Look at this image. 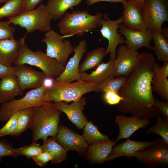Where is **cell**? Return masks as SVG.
<instances>
[{
  "mask_svg": "<svg viewBox=\"0 0 168 168\" xmlns=\"http://www.w3.org/2000/svg\"><path fill=\"white\" fill-rule=\"evenodd\" d=\"M55 138L57 141L67 152L73 150L83 155L85 154L88 147V144L83 136L64 126H58Z\"/></svg>",
  "mask_w": 168,
  "mask_h": 168,
  "instance_id": "cell-14",
  "label": "cell"
},
{
  "mask_svg": "<svg viewBox=\"0 0 168 168\" xmlns=\"http://www.w3.org/2000/svg\"><path fill=\"white\" fill-rule=\"evenodd\" d=\"M9 156L17 157L19 156L18 148H14L12 145L7 140L0 141V162L3 157Z\"/></svg>",
  "mask_w": 168,
  "mask_h": 168,
  "instance_id": "cell-36",
  "label": "cell"
},
{
  "mask_svg": "<svg viewBox=\"0 0 168 168\" xmlns=\"http://www.w3.org/2000/svg\"><path fill=\"white\" fill-rule=\"evenodd\" d=\"M106 55V49L103 47L88 52L83 62L79 65L80 72H85L88 70L97 67L102 63L103 58Z\"/></svg>",
  "mask_w": 168,
  "mask_h": 168,
  "instance_id": "cell-28",
  "label": "cell"
},
{
  "mask_svg": "<svg viewBox=\"0 0 168 168\" xmlns=\"http://www.w3.org/2000/svg\"><path fill=\"white\" fill-rule=\"evenodd\" d=\"M10 24L8 21H2L0 20V40L13 38L15 28Z\"/></svg>",
  "mask_w": 168,
  "mask_h": 168,
  "instance_id": "cell-39",
  "label": "cell"
},
{
  "mask_svg": "<svg viewBox=\"0 0 168 168\" xmlns=\"http://www.w3.org/2000/svg\"><path fill=\"white\" fill-rule=\"evenodd\" d=\"M161 32L168 39V26L166 27H162L161 28Z\"/></svg>",
  "mask_w": 168,
  "mask_h": 168,
  "instance_id": "cell-48",
  "label": "cell"
},
{
  "mask_svg": "<svg viewBox=\"0 0 168 168\" xmlns=\"http://www.w3.org/2000/svg\"><path fill=\"white\" fill-rule=\"evenodd\" d=\"M19 156H25L30 158L43 152L41 146L36 142H32L29 146H25L18 148Z\"/></svg>",
  "mask_w": 168,
  "mask_h": 168,
  "instance_id": "cell-34",
  "label": "cell"
},
{
  "mask_svg": "<svg viewBox=\"0 0 168 168\" xmlns=\"http://www.w3.org/2000/svg\"><path fill=\"white\" fill-rule=\"evenodd\" d=\"M16 65L28 64L39 68L46 77L55 79L63 72L65 66L55 59L47 56L42 51L31 50L25 44L15 62Z\"/></svg>",
  "mask_w": 168,
  "mask_h": 168,
  "instance_id": "cell-5",
  "label": "cell"
},
{
  "mask_svg": "<svg viewBox=\"0 0 168 168\" xmlns=\"http://www.w3.org/2000/svg\"><path fill=\"white\" fill-rule=\"evenodd\" d=\"M152 39L154 45L151 46V50L154 51L160 62H168V38L161 32L152 31Z\"/></svg>",
  "mask_w": 168,
  "mask_h": 168,
  "instance_id": "cell-27",
  "label": "cell"
},
{
  "mask_svg": "<svg viewBox=\"0 0 168 168\" xmlns=\"http://www.w3.org/2000/svg\"><path fill=\"white\" fill-rule=\"evenodd\" d=\"M115 122L119 129V134L115 140L117 142L121 139L128 138L136 131L146 128L150 123L148 119L133 115L130 117L117 115Z\"/></svg>",
  "mask_w": 168,
  "mask_h": 168,
  "instance_id": "cell-16",
  "label": "cell"
},
{
  "mask_svg": "<svg viewBox=\"0 0 168 168\" xmlns=\"http://www.w3.org/2000/svg\"><path fill=\"white\" fill-rule=\"evenodd\" d=\"M21 112L20 110L11 116L6 124L0 129V138L7 135H11L16 128L18 118Z\"/></svg>",
  "mask_w": 168,
  "mask_h": 168,
  "instance_id": "cell-35",
  "label": "cell"
},
{
  "mask_svg": "<svg viewBox=\"0 0 168 168\" xmlns=\"http://www.w3.org/2000/svg\"><path fill=\"white\" fill-rule=\"evenodd\" d=\"M117 142L112 140L91 145L87 151V156L93 163H102L106 161L113 147Z\"/></svg>",
  "mask_w": 168,
  "mask_h": 168,
  "instance_id": "cell-23",
  "label": "cell"
},
{
  "mask_svg": "<svg viewBox=\"0 0 168 168\" xmlns=\"http://www.w3.org/2000/svg\"><path fill=\"white\" fill-rule=\"evenodd\" d=\"M103 16L99 12L91 15L87 10L66 12L58 23L59 32L64 38L75 35L82 37L85 32L101 26Z\"/></svg>",
  "mask_w": 168,
  "mask_h": 168,
  "instance_id": "cell-3",
  "label": "cell"
},
{
  "mask_svg": "<svg viewBox=\"0 0 168 168\" xmlns=\"http://www.w3.org/2000/svg\"><path fill=\"white\" fill-rule=\"evenodd\" d=\"M153 91L156 93L162 100H168V80L167 78L160 82L152 81Z\"/></svg>",
  "mask_w": 168,
  "mask_h": 168,
  "instance_id": "cell-37",
  "label": "cell"
},
{
  "mask_svg": "<svg viewBox=\"0 0 168 168\" xmlns=\"http://www.w3.org/2000/svg\"><path fill=\"white\" fill-rule=\"evenodd\" d=\"M43 140L41 146L43 152H47L51 155L52 163H59L65 159L67 152L57 141L55 137Z\"/></svg>",
  "mask_w": 168,
  "mask_h": 168,
  "instance_id": "cell-26",
  "label": "cell"
},
{
  "mask_svg": "<svg viewBox=\"0 0 168 168\" xmlns=\"http://www.w3.org/2000/svg\"><path fill=\"white\" fill-rule=\"evenodd\" d=\"M154 105L157 113L161 114L164 118L168 120V100L155 98Z\"/></svg>",
  "mask_w": 168,
  "mask_h": 168,
  "instance_id": "cell-40",
  "label": "cell"
},
{
  "mask_svg": "<svg viewBox=\"0 0 168 168\" xmlns=\"http://www.w3.org/2000/svg\"><path fill=\"white\" fill-rule=\"evenodd\" d=\"M114 60L110 58L106 63H101L90 73L80 72V79L84 81L98 83L112 77Z\"/></svg>",
  "mask_w": 168,
  "mask_h": 168,
  "instance_id": "cell-24",
  "label": "cell"
},
{
  "mask_svg": "<svg viewBox=\"0 0 168 168\" xmlns=\"http://www.w3.org/2000/svg\"><path fill=\"white\" fill-rule=\"evenodd\" d=\"M44 36L42 41L46 45V55L65 66L73 50L71 42L64 40L62 35L52 29L46 32Z\"/></svg>",
  "mask_w": 168,
  "mask_h": 168,
  "instance_id": "cell-9",
  "label": "cell"
},
{
  "mask_svg": "<svg viewBox=\"0 0 168 168\" xmlns=\"http://www.w3.org/2000/svg\"><path fill=\"white\" fill-rule=\"evenodd\" d=\"M119 32L125 37V44L131 49L134 51L146 47L151 50L152 30L147 28L142 30H134L126 27L123 23L120 24Z\"/></svg>",
  "mask_w": 168,
  "mask_h": 168,
  "instance_id": "cell-15",
  "label": "cell"
},
{
  "mask_svg": "<svg viewBox=\"0 0 168 168\" xmlns=\"http://www.w3.org/2000/svg\"><path fill=\"white\" fill-rule=\"evenodd\" d=\"M82 0H48L45 5L52 20L60 19L69 8L79 5Z\"/></svg>",
  "mask_w": 168,
  "mask_h": 168,
  "instance_id": "cell-25",
  "label": "cell"
},
{
  "mask_svg": "<svg viewBox=\"0 0 168 168\" xmlns=\"http://www.w3.org/2000/svg\"><path fill=\"white\" fill-rule=\"evenodd\" d=\"M53 103L55 107L65 113L78 129L82 128L88 121L82 111L86 103L85 98L82 97L69 105L64 101Z\"/></svg>",
  "mask_w": 168,
  "mask_h": 168,
  "instance_id": "cell-19",
  "label": "cell"
},
{
  "mask_svg": "<svg viewBox=\"0 0 168 168\" xmlns=\"http://www.w3.org/2000/svg\"><path fill=\"white\" fill-rule=\"evenodd\" d=\"M116 53L112 77L121 76L128 77L137 64L138 52L126 45H121L116 50Z\"/></svg>",
  "mask_w": 168,
  "mask_h": 168,
  "instance_id": "cell-12",
  "label": "cell"
},
{
  "mask_svg": "<svg viewBox=\"0 0 168 168\" xmlns=\"http://www.w3.org/2000/svg\"><path fill=\"white\" fill-rule=\"evenodd\" d=\"M87 50L86 41L81 40L73 48L74 54L70 59L65 66L63 73L54 79L55 82L70 83L80 80L79 66L83 54Z\"/></svg>",
  "mask_w": 168,
  "mask_h": 168,
  "instance_id": "cell-13",
  "label": "cell"
},
{
  "mask_svg": "<svg viewBox=\"0 0 168 168\" xmlns=\"http://www.w3.org/2000/svg\"><path fill=\"white\" fill-rule=\"evenodd\" d=\"M42 0H23V12L32 10L35 9Z\"/></svg>",
  "mask_w": 168,
  "mask_h": 168,
  "instance_id": "cell-44",
  "label": "cell"
},
{
  "mask_svg": "<svg viewBox=\"0 0 168 168\" xmlns=\"http://www.w3.org/2000/svg\"><path fill=\"white\" fill-rule=\"evenodd\" d=\"M23 91L16 76H10L0 81V104L7 102L14 99L17 95H22Z\"/></svg>",
  "mask_w": 168,
  "mask_h": 168,
  "instance_id": "cell-22",
  "label": "cell"
},
{
  "mask_svg": "<svg viewBox=\"0 0 168 168\" xmlns=\"http://www.w3.org/2000/svg\"><path fill=\"white\" fill-rule=\"evenodd\" d=\"M127 1L133 2L141 7L145 0H127Z\"/></svg>",
  "mask_w": 168,
  "mask_h": 168,
  "instance_id": "cell-47",
  "label": "cell"
},
{
  "mask_svg": "<svg viewBox=\"0 0 168 168\" xmlns=\"http://www.w3.org/2000/svg\"><path fill=\"white\" fill-rule=\"evenodd\" d=\"M54 82V79L46 77L44 80L43 85L46 89L49 88L53 86Z\"/></svg>",
  "mask_w": 168,
  "mask_h": 168,
  "instance_id": "cell-46",
  "label": "cell"
},
{
  "mask_svg": "<svg viewBox=\"0 0 168 168\" xmlns=\"http://www.w3.org/2000/svg\"><path fill=\"white\" fill-rule=\"evenodd\" d=\"M98 82L81 80L70 83L55 81L51 87L45 90L44 98L47 102L73 101L87 93L98 92Z\"/></svg>",
  "mask_w": 168,
  "mask_h": 168,
  "instance_id": "cell-4",
  "label": "cell"
},
{
  "mask_svg": "<svg viewBox=\"0 0 168 168\" xmlns=\"http://www.w3.org/2000/svg\"><path fill=\"white\" fill-rule=\"evenodd\" d=\"M141 9L147 28L161 32L162 24L168 21V0H145Z\"/></svg>",
  "mask_w": 168,
  "mask_h": 168,
  "instance_id": "cell-8",
  "label": "cell"
},
{
  "mask_svg": "<svg viewBox=\"0 0 168 168\" xmlns=\"http://www.w3.org/2000/svg\"><path fill=\"white\" fill-rule=\"evenodd\" d=\"M84 127L83 136L90 145L110 140L108 136L101 133L91 122L87 121Z\"/></svg>",
  "mask_w": 168,
  "mask_h": 168,
  "instance_id": "cell-29",
  "label": "cell"
},
{
  "mask_svg": "<svg viewBox=\"0 0 168 168\" xmlns=\"http://www.w3.org/2000/svg\"><path fill=\"white\" fill-rule=\"evenodd\" d=\"M46 88L43 85L29 91L22 98L2 104L0 107V121L7 122L14 113L29 108L43 105L47 102L44 98Z\"/></svg>",
  "mask_w": 168,
  "mask_h": 168,
  "instance_id": "cell-7",
  "label": "cell"
},
{
  "mask_svg": "<svg viewBox=\"0 0 168 168\" xmlns=\"http://www.w3.org/2000/svg\"><path fill=\"white\" fill-rule=\"evenodd\" d=\"M104 99L106 103L111 105H117L123 100L118 93L112 91L105 92Z\"/></svg>",
  "mask_w": 168,
  "mask_h": 168,
  "instance_id": "cell-41",
  "label": "cell"
},
{
  "mask_svg": "<svg viewBox=\"0 0 168 168\" xmlns=\"http://www.w3.org/2000/svg\"><path fill=\"white\" fill-rule=\"evenodd\" d=\"M156 116V123L149 128L146 133H153L160 135L168 144V120L162 118L158 114Z\"/></svg>",
  "mask_w": 168,
  "mask_h": 168,
  "instance_id": "cell-33",
  "label": "cell"
},
{
  "mask_svg": "<svg viewBox=\"0 0 168 168\" xmlns=\"http://www.w3.org/2000/svg\"><path fill=\"white\" fill-rule=\"evenodd\" d=\"M21 110L17 119L16 128L11 136L14 137L19 136L23 132L30 128L33 116L32 108H29Z\"/></svg>",
  "mask_w": 168,
  "mask_h": 168,
  "instance_id": "cell-30",
  "label": "cell"
},
{
  "mask_svg": "<svg viewBox=\"0 0 168 168\" xmlns=\"http://www.w3.org/2000/svg\"><path fill=\"white\" fill-rule=\"evenodd\" d=\"M127 0H86V5L89 6H91L95 3L101 2H120L123 3Z\"/></svg>",
  "mask_w": 168,
  "mask_h": 168,
  "instance_id": "cell-45",
  "label": "cell"
},
{
  "mask_svg": "<svg viewBox=\"0 0 168 168\" xmlns=\"http://www.w3.org/2000/svg\"><path fill=\"white\" fill-rule=\"evenodd\" d=\"M26 34L18 40L12 38L0 40V63L7 65L14 64L25 43Z\"/></svg>",
  "mask_w": 168,
  "mask_h": 168,
  "instance_id": "cell-20",
  "label": "cell"
},
{
  "mask_svg": "<svg viewBox=\"0 0 168 168\" xmlns=\"http://www.w3.org/2000/svg\"><path fill=\"white\" fill-rule=\"evenodd\" d=\"M147 149L139 152L134 157L140 162L154 166L168 164V144L161 138L154 140Z\"/></svg>",
  "mask_w": 168,
  "mask_h": 168,
  "instance_id": "cell-11",
  "label": "cell"
},
{
  "mask_svg": "<svg viewBox=\"0 0 168 168\" xmlns=\"http://www.w3.org/2000/svg\"><path fill=\"white\" fill-rule=\"evenodd\" d=\"M15 66L6 65L0 63V78L10 76H15Z\"/></svg>",
  "mask_w": 168,
  "mask_h": 168,
  "instance_id": "cell-43",
  "label": "cell"
},
{
  "mask_svg": "<svg viewBox=\"0 0 168 168\" xmlns=\"http://www.w3.org/2000/svg\"><path fill=\"white\" fill-rule=\"evenodd\" d=\"M122 4L124 7L122 16L124 25L127 28L134 30L147 29L141 7L127 0Z\"/></svg>",
  "mask_w": 168,
  "mask_h": 168,
  "instance_id": "cell-21",
  "label": "cell"
},
{
  "mask_svg": "<svg viewBox=\"0 0 168 168\" xmlns=\"http://www.w3.org/2000/svg\"><path fill=\"white\" fill-rule=\"evenodd\" d=\"M168 77V62H164L163 66H160L156 63L153 68V81L160 82L163 81Z\"/></svg>",
  "mask_w": 168,
  "mask_h": 168,
  "instance_id": "cell-38",
  "label": "cell"
},
{
  "mask_svg": "<svg viewBox=\"0 0 168 168\" xmlns=\"http://www.w3.org/2000/svg\"><path fill=\"white\" fill-rule=\"evenodd\" d=\"M128 77L120 76L116 78H110L98 83V92L112 91L117 93L126 82Z\"/></svg>",
  "mask_w": 168,
  "mask_h": 168,
  "instance_id": "cell-32",
  "label": "cell"
},
{
  "mask_svg": "<svg viewBox=\"0 0 168 168\" xmlns=\"http://www.w3.org/2000/svg\"><path fill=\"white\" fill-rule=\"evenodd\" d=\"M32 158L37 165L42 167L45 166L49 161H51L53 158L49 153L44 152Z\"/></svg>",
  "mask_w": 168,
  "mask_h": 168,
  "instance_id": "cell-42",
  "label": "cell"
},
{
  "mask_svg": "<svg viewBox=\"0 0 168 168\" xmlns=\"http://www.w3.org/2000/svg\"><path fill=\"white\" fill-rule=\"evenodd\" d=\"M52 20L46 5L42 3L35 9L23 12L16 16L8 18L10 23L25 28L27 31L26 33L36 30L41 32L48 31L51 29Z\"/></svg>",
  "mask_w": 168,
  "mask_h": 168,
  "instance_id": "cell-6",
  "label": "cell"
},
{
  "mask_svg": "<svg viewBox=\"0 0 168 168\" xmlns=\"http://www.w3.org/2000/svg\"><path fill=\"white\" fill-rule=\"evenodd\" d=\"M156 63L152 53L144 51L139 54L135 68L118 92L123 99L116 105L120 112L149 120L156 117L152 84Z\"/></svg>",
  "mask_w": 168,
  "mask_h": 168,
  "instance_id": "cell-1",
  "label": "cell"
},
{
  "mask_svg": "<svg viewBox=\"0 0 168 168\" xmlns=\"http://www.w3.org/2000/svg\"><path fill=\"white\" fill-rule=\"evenodd\" d=\"M10 0H0V4L5 3Z\"/></svg>",
  "mask_w": 168,
  "mask_h": 168,
  "instance_id": "cell-49",
  "label": "cell"
},
{
  "mask_svg": "<svg viewBox=\"0 0 168 168\" xmlns=\"http://www.w3.org/2000/svg\"><path fill=\"white\" fill-rule=\"evenodd\" d=\"M122 15L114 20H111L108 13L103 14L100 23L101 28L100 32L102 36L106 39L108 42L106 49V54H110V58L115 60L116 57V49L120 44H125V39L120 33H118V29L120 24L123 23Z\"/></svg>",
  "mask_w": 168,
  "mask_h": 168,
  "instance_id": "cell-10",
  "label": "cell"
},
{
  "mask_svg": "<svg viewBox=\"0 0 168 168\" xmlns=\"http://www.w3.org/2000/svg\"><path fill=\"white\" fill-rule=\"evenodd\" d=\"M16 74L19 86L23 91L41 87L46 76L42 71H38L24 65H16Z\"/></svg>",
  "mask_w": 168,
  "mask_h": 168,
  "instance_id": "cell-18",
  "label": "cell"
},
{
  "mask_svg": "<svg viewBox=\"0 0 168 168\" xmlns=\"http://www.w3.org/2000/svg\"><path fill=\"white\" fill-rule=\"evenodd\" d=\"M154 142L138 141L128 138L124 142L115 145L106 159V161L124 156L132 158L140 152L149 148Z\"/></svg>",
  "mask_w": 168,
  "mask_h": 168,
  "instance_id": "cell-17",
  "label": "cell"
},
{
  "mask_svg": "<svg viewBox=\"0 0 168 168\" xmlns=\"http://www.w3.org/2000/svg\"><path fill=\"white\" fill-rule=\"evenodd\" d=\"M33 116L30 127L32 142L49 136L55 137L58 130L61 111L52 102L32 108Z\"/></svg>",
  "mask_w": 168,
  "mask_h": 168,
  "instance_id": "cell-2",
  "label": "cell"
},
{
  "mask_svg": "<svg viewBox=\"0 0 168 168\" xmlns=\"http://www.w3.org/2000/svg\"><path fill=\"white\" fill-rule=\"evenodd\" d=\"M23 12V0H10L0 8V20L16 16Z\"/></svg>",
  "mask_w": 168,
  "mask_h": 168,
  "instance_id": "cell-31",
  "label": "cell"
}]
</instances>
